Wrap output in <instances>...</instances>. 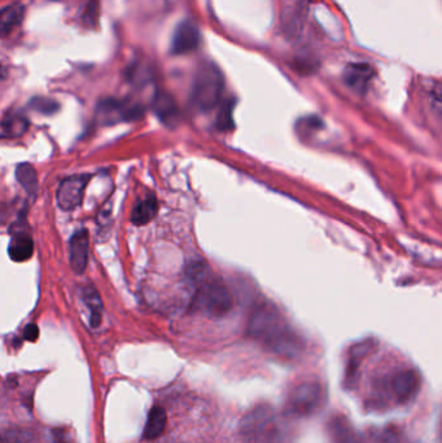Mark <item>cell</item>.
Returning a JSON list of instances; mask_svg holds the SVG:
<instances>
[{
  "label": "cell",
  "instance_id": "6da1fadb",
  "mask_svg": "<svg viewBox=\"0 0 442 443\" xmlns=\"http://www.w3.org/2000/svg\"><path fill=\"white\" fill-rule=\"evenodd\" d=\"M247 332L252 338L281 357L296 358L301 353L300 337L292 331L272 305H261L252 313Z\"/></svg>",
  "mask_w": 442,
  "mask_h": 443
},
{
  "label": "cell",
  "instance_id": "7a4b0ae2",
  "mask_svg": "<svg viewBox=\"0 0 442 443\" xmlns=\"http://www.w3.org/2000/svg\"><path fill=\"white\" fill-rule=\"evenodd\" d=\"M225 92V76L221 69L210 61L199 65L191 90V104L199 112H210L222 100Z\"/></svg>",
  "mask_w": 442,
  "mask_h": 443
},
{
  "label": "cell",
  "instance_id": "3957f363",
  "mask_svg": "<svg viewBox=\"0 0 442 443\" xmlns=\"http://www.w3.org/2000/svg\"><path fill=\"white\" fill-rule=\"evenodd\" d=\"M232 296L221 282H205L194 294V309L212 318H222L232 309Z\"/></svg>",
  "mask_w": 442,
  "mask_h": 443
},
{
  "label": "cell",
  "instance_id": "277c9868",
  "mask_svg": "<svg viewBox=\"0 0 442 443\" xmlns=\"http://www.w3.org/2000/svg\"><path fill=\"white\" fill-rule=\"evenodd\" d=\"M324 390L318 382H302L292 390L287 400L285 415L291 418H309L323 406Z\"/></svg>",
  "mask_w": 442,
  "mask_h": 443
},
{
  "label": "cell",
  "instance_id": "5b68a950",
  "mask_svg": "<svg viewBox=\"0 0 442 443\" xmlns=\"http://www.w3.org/2000/svg\"><path fill=\"white\" fill-rule=\"evenodd\" d=\"M275 413L269 406H259L240 422V433L249 443H270L275 434Z\"/></svg>",
  "mask_w": 442,
  "mask_h": 443
},
{
  "label": "cell",
  "instance_id": "8992f818",
  "mask_svg": "<svg viewBox=\"0 0 442 443\" xmlns=\"http://www.w3.org/2000/svg\"><path fill=\"white\" fill-rule=\"evenodd\" d=\"M144 116V108L139 104H130L116 99L103 100L97 107V119L103 125H114L119 122H131Z\"/></svg>",
  "mask_w": 442,
  "mask_h": 443
},
{
  "label": "cell",
  "instance_id": "52a82bcc",
  "mask_svg": "<svg viewBox=\"0 0 442 443\" xmlns=\"http://www.w3.org/2000/svg\"><path fill=\"white\" fill-rule=\"evenodd\" d=\"M88 179V175H73L60 183L56 194L60 209L64 212H73L81 206Z\"/></svg>",
  "mask_w": 442,
  "mask_h": 443
},
{
  "label": "cell",
  "instance_id": "ba28073f",
  "mask_svg": "<svg viewBox=\"0 0 442 443\" xmlns=\"http://www.w3.org/2000/svg\"><path fill=\"white\" fill-rule=\"evenodd\" d=\"M201 43V35L199 28L190 20L182 21L174 32L170 51L175 56L192 54Z\"/></svg>",
  "mask_w": 442,
  "mask_h": 443
},
{
  "label": "cell",
  "instance_id": "9c48e42d",
  "mask_svg": "<svg viewBox=\"0 0 442 443\" xmlns=\"http://www.w3.org/2000/svg\"><path fill=\"white\" fill-rule=\"evenodd\" d=\"M88 248H90V236L86 228L78 229L70 238L69 244V260L70 267L76 275L83 274L86 270L88 262Z\"/></svg>",
  "mask_w": 442,
  "mask_h": 443
},
{
  "label": "cell",
  "instance_id": "30bf717a",
  "mask_svg": "<svg viewBox=\"0 0 442 443\" xmlns=\"http://www.w3.org/2000/svg\"><path fill=\"white\" fill-rule=\"evenodd\" d=\"M392 389L399 402H408L419 393L421 378L416 372L411 369L402 371L392 378Z\"/></svg>",
  "mask_w": 442,
  "mask_h": 443
},
{
  "label": "cell",
  "instance_id": "8fae6325",
  "mask_svg": "<svg viewBox=\"0 0 442 443\" xmlns=\"http://www.w3.org/2000/svg\"><path fill=\"white\" fill-rule=\"evenodd\" d=\"M152 108L163 125L169 127L177 126L179 121V109L175 100L168 92H157L153 98Z\"/></svg>",
  "mask_w": 442,
  "mask_h": 443
},
{
  "label": "cell",
  "instance_id": "7c38bea8",
  "mask_svg": "<svg viewBox=\"0 0 442 443\" xmlns=\"http://www.w3.org/2000/svg\"><path fill=\"white\" fill-rule=\"evenodd\" d=\"M374 74V69L368 64H349L344 70V82L358 94H365Z\"/></svg>",
  "mask_w": 442,
  "mask_h": 443
},
{
  "label": "cell",
  "instance_id": "4fadbf2b",
  "mask_svg": "<svg viewBox=\"0 0 442 443\" xmlns=\"http://www.w3.org/2000/svg\"><path fill=\"white\" fill-rule=\"evenodd\" d=\"M334 443H362L354 426L343 415H336L328 424Z\"/></svg>",
  "mask_w": 442,
  "mask_h": 443
},
{
  "label": "cell",
  "instance_id": "5bb4252c",
  "mask_svg": "<svg viewBox=\"0 0 442 443\" xmlns=\"http://www.w3.org/2000/svg\"><path fill=\"white\" fill-rule=\"evenodd\" d=\"M32 253H34V241L32 236L22 229L19 232H14L8 247L10 258L14 262H25L32 258Z\"/></svg>",
  "mask_w": 442,
  "mask_h": 443
},
{
  "label": "cell",
  "instance_id": "9a60e30c",
  "mask_svg": "<svg viewBox=\"0 0 442 443\" xmlns=\"http://www.w3.org/2000/svg\"><path fill=\"white\" fill-rule=\"evenodd\" d=\"M23 13L25 8L19 3L0 8V38L10 35L21 23Z\"/></svg>",
  "mask_w": 442,
  "mask_h": 443
},
{
  "label": "cell",
  "instance_id": "2e32d148",
  "mask_svg": "<svg viewBox=\"0 0 442 443\" xmlns=\"http://www.w3.org/2000/svg\"><path fill=\"white\" fill-rule=\"evenodd\" d=\"M159 204L153 195L145 196L137 205L134 206L131 213V222L134 226H145L151 222L157 214Z\"/></svg>",
  "mask_w": 442,
  "mask_h": 443
},
{
  "label": "cell",
  "instance_id": "e0dca14e",
  "mask_svg": "<svg viewBox=\"0 0 442 443\" xmlns=\"http://www.w3.org/2000/svg\"><path fill=\"white\" fill-rule=\"evenodd\" d=\"M166 424H168V416L165 410L159 406L153 407L148 413V419L143 431V438L147 441H153L161 437L166 429Z\"/></svg>",
  "mask_w": 442,
  "mask_h": 443
},
{
  "label": "cell",
  "instance_id": "ac0fdd59",
  "mask_svg": "<svg viewBox=\"0 0 442 443\" xmlns=\"http://www.w3.org/2000/svg\"><path fill=\"white\" fill-rule=\"evenodd\" d=\"M82 298L90 310V324L92 328H97L103 320V301L101 297L94 287H85L82 291Z\"/></svg>",
  "mask_w": 442,
  "mask_h": 443
},
{
  "label": "cell",
  "instance_id": "d6986e66",
  "mask_svg": "<svg viewBox=\"0 0 442 443\" xmlns=\"http://www.w3.org/2000/svg\"><path fill=\"white\" fill-rule=\"evenodd\" d=\"M29 122L23 116L13 114L0 122V139L21 138L28 131Z\"/></svg>",
  "mask_w": 442,
  "mask_h": 443
},
{
  "label": "cell",
  "instance_id": "ffe728a7",
  "mask_svg": "<svg viewBox=\"0 0 442 443\" xmlns=\"http://www.w3.org/2000/svg\"><path fill=\"white\" fill-rule=\"evenodd\" d=\"M16 179L20 183L22 188L26 191V194L32 197H35L38 194V174L30 163H20L16 167Z\"/></svg>",
  "mask_w": 442,
  "mask_h": 443
},
{
  "label": "cell",
  "instance_id": "44dd1931",
  "mask_svg": "<svg viewBox=\"0 0 442 443\" xmlns=\"http://www.w3.org/2000/svg\"><path fill=\"white\" fill-rule=\"evenodd\" d=\"M30 107L35 112H39L44 116H52L56 112H59L60 104L54 99L39 96V98L32 99V101H30Z\"/></svg>",
  "mask_w": 442,
  "mask_h": 443
},
{
  "label": "cell",
  "instance_id": "7402d4cb",
  "mask_svg": "<svg viewBox=\"0 0 442 443\" xmlns=\"http://www.w3.org/2000/svg\"><path fill=\"white\" fill-rule=\"evenodd\" d=\"M99 13H100V0H90L82 14V21L88 28H94L99 21Z\"/></svg>",
  "mask_w": 442,
  "mask_h": 443
},
{
  "label": "cell",
  "instance_id": "603a6c76",
  "mask_svg": "<svg viewBox=\"0 0 442 443\" xmlns=\"http://www.w3.org/2000/svg\"><path fill=\"white\" fill-rule=\"evenodd\" d=\"M232 126V101H227L218 116L219 130H228Z\"/></svg>",
  "mask_w": 442,
  "mask_h": 443
},
{
  "label": "cell",
  "instance_id": "cb8c5ba5",
  "mask_svg": "<svg viewBox=\"0 0 442 443\" xmlns=\"http://www.w3.org/2000/svg\"><path fill=\"white\" fill-rule=\"evenodd\" d=\"M379 441L380 443H402L399 433L394 432L393 429H387L380 433Z\"/></svg>",
  "mask_w": 442,
  "mask_h": 443
},
{
  "label": "cell",
  "instance_id": "d4e9b609",
  "mask_svg": "<svg viewBox=\"0 0 442 443\" xmlns=\"http://www.w3.org/2000/svg\"><path fill=\"white\" fill-rule=\"evenodd\" d=\"M39 337V328L35 324H28L23 328V338L26 341L34 342Z\"/></svg>",
  "mask_w": 442,
  "mask_h": 443
},
{
  "label": "cell",
  "instance_id": "484cf974",
  "mask_svg": "<svg viewBox=\"0 0 442 443\" xmlns=\"http://www.w3.org/2000/svg\"><path fill=\"white\" fill-rule=\"evenodd\" d=\"M54 443H73L66 437L64 431H54Z\"/></svg>",
  "mask_w": 442,
  "mask_h": 443
},
{
  "label": "cell",
  "instance_id": "4316f807",
  "mask_svg": "<svg viewBox=\"0 0 442 443\" xmlns=\"http://www.w3.org/2000/svg\"><path fill=\"white\" fill-rule=\"evenodd\" d=\"M7 76V72H6V69H4V66L0 64V78H4V76Z\"/></svg>",
  "mask_w": 442,
  "mask_h": 443
}]
</instances>
